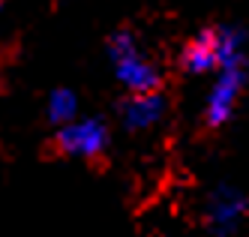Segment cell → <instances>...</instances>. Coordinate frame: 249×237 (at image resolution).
<instances>
[{"label": "cell", "instance_id": "6da1fadb", "mask_svg": "<svg viewBox=\"0 0 249 237\" xmlns=\"http://www.w3.org/2000/svg\"><path fill=\"white\" fill-rule=\"evenodd\" d=\"M249 36L237 24H216V27H204L183 42L180 54H177V66L186 75L198 78V75H213L228 57L246 54Z\"/></svg>", "mask_w": 249, "mask_h": 237}, {"label": "cell", "instance_id": "52a82bcc", "mask_svg": "<svg viewBox=\"0 0 249 237\" xmlns=\"http://www.w3.org/2000/svg\"><path fill=\"white\" fill-rule=\"evenodd\" d=\"M78 105L81 99L72 87H54L45 96V120L51 126H66L69 120L78 117Z\"/></svg>", "mask_w": 249, "mask_h": 237}, {"label": "cell", "instance_id": "277c9868", "mask_svg": "<svg viewBox=\"0 0 249 237\" xmlns=\"http://www.w3.org/2000/svg\"><path fill=\"white\" fill-rule=\"evenodd\" d=\"M249 216V195L234 186V183H216L207 198H204V210H201V222L210 237H231L237 234L243 219Z\"/></svg>", "mask_w": 249, "mask_h": 237}, {"label": "cell", "instance_id": "5b68a950", "mask_svg": "<svg viewBox=\"0 0 249 237\" xmlns=\"http://www.w3.org/2000/svg\"><path fill=\"white\" fill-rule=\"evenodd\" d=\"M108 141H111V129H108V123L96 114H87V117L78 114L66 126H57V132H54L57 153H63L69 159H84V162L99 159L108 150Z\"/></svg>", "mask_w": 249, "mask_h": 237}, {"label": "cell", "instance_id": "7a4b0ae2", "mask_svg": "<svg viewBox=\"0 0 249 237\" xmlns=\"http://www.w3.org/2000/svg\"><path fill=\"white\" fill-rule=\"evenodd\" d=\"M108 60L114 69V78L126 93H147V90H162V69H159L144 51L132 30H117L108 36Z\"/></svg>", "mask_w": 249, "mask_h": 237}, {"label": "cell", "instance_id": "3957f363", "mask_svg": "<svg viewBox=\"0 0 249 237\" xmlns=\"http://www.w3.org/2000/svg\"><path fill=\"white\" fill-rule=\"evenodd\" d=\"M246 84H249V54L228 57L213 72V84L207 90L204 108H201V120L207 129H222L225 123H231V117L237 114V105L246 93Z\"/></svg>", "mask_w": 249, "mask_h": 237}, {"label": "cell", "instance_id": "8992f818", "mask_svg": "<svg viewBox=\"0 0 249 237\" xmlns=\"http://www.w3.org/2000/svg\"><path fill=\"white\" fill-rule=\"evenodd\" d=\"M168 114V96L162 90H147V93H126L117 105V120L129 132H147L159 126Z\"/></svg>", "mask_w": 249, "mask_h": 237}]
</instances>
